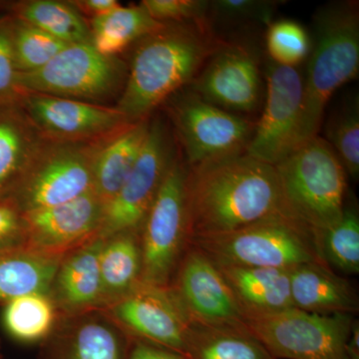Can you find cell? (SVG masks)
Listing matches in <instances>:
<instances>
[{"label":"cell","instance_id":"obj_1","mask_svg":"<svg viewBox=\"0 0 359 359\" xmlns=\"http://www.w3.org/2000/svg\"><path fill=\"white\" fill-rule=\"evenodd\" d=\"M186 207L188 242L198 236L236 230L271 215L289 216L275 166L245 152L187 167Z\"/></svg>","mask_w":359,"mask_h":359},{"label":"cell","instance_id":"obj_2","mask_svg":"<svg viewBox=\"0 0 359 359\" xmlns=\"http://www.w3.org/2000/svg\"><path fill=\"white\" fill-rule=\"evenodd\" d=\"M226 42L208 22L168 23L139 40L116 104L130 124L149 119L199 74Z\"/></svg>","mask_w":359,"mask_h":359},{"label":"cell","instance_id":"obj_3","mask_svg":"<svg viewBox=\"0 0 359 359\" xmlns=\"http://www.w3.org/2000/svg\"><path fill=\"white\" fill-rule=\"evenodd\" d=\"M313 28L297 148L318 136L332 95L342 85L358 77V2L344 0L320 6L314 13Z\"/></svg>","mask_w":359,"mask_h":359},{"label":"cell","instance_id":"obj_4","mask_svg":"<svg viewBox=\"0 0 359 359\" xmlns=\"http://www.w3.org/2000/svg\"><path fill=\"white\" fill-rule=\"evenodd\" d=\"M275 168L285 212L316 240L339 221L346 207V169L320 136L302 144Z\"/></svg>","mask_w":359,"mask_h":359},{"label":"cell","instance_id":"obj_5","mask_svg":"<svg viewBox=\"0 0 359 359\" xmlns=\"http://www.w3.org/2000/svg\"><path fill=\"white\" fill-rule=\"evenodd\" d=\"M219 266L290 269L321 261L316 237L285 214H273L242 228L190 238Z\"/></svg>","mask_w":359,"mask_h":359},{"label":"cell","instance_id":"obj_6","mask_svg":"<svg viewBox=\"0 0 359 359\" xmlns=\"http://www.w3.org/2000/svg\"><path fill=\"white\" fill-rule=\"evenodd\" d=\"M128 76V65L118 57L101 55L91 42L67 45L39 70L20 73V93L46 94L101 104L119 99Z\"/></svg>","mask_w":359,"mask_h":359},{"label":"cell","instance_id":"obj_7","mask_svg":"<svg viewBox=\"0 0 359 359\" xmlns=\"http://www.w3.org/2000/svg\"><path fill=\"white\" fill-rule=\"evenodd\" d=\"M351 314H320L294 308L245 316V327L276 359H349Z\"/></svg>","mask_w":359,"mask_h":359},{"label":"cell","instance_id":"obj_8","mask_svg":"<svg viewBox=\"0 0 359 359\" xmlns=\"http://www.w3.org/2000/svg\"><path fill=\"white\" fill-rule=\"evenodd\" d=\"M99 142L44 139L7 198L26 212L65 204L93 190L92 163Z\"/></svg>","mask_w":359,"mask_h":359},{"label":"cell","instance_id":"obj_9","mask_svg":"<svg viewBox=\"0 0 359 359\" xmlns=\"http://www.w3.org/2000/svg\"><path fill=\"white\" fill-rule=\"evenodd\" d=\"M187 166L175 159L140 231L141 283L169 287L188 245Z\"/></svg>","mask_w":359,"mask_h":359},{"label":"cell","instance_id":"obj_10","mask_svg":"<svg viewBox=\"0 0 359 359\" xmlns=\"http://www.w3.org/2000/svg\"><path fill=\"white\" fill-rule=\"evenodd\" d=\"M187 167L245 152L256 122L208 102L190 88L164 103Z\"/></svg>","mask_w":359,"mask_h":359},{"label":"cell","instance_id":"obj_11","mask_svg":"<svg viewBox=\"0 0 359 359\" xmlns=\"http://www.w3.org/2000/svg\"><path fill=\"white\" fill-rule=\"evenodd\" d=\"M178 152L169 126L153 117L138 159L113 199L104 209L98 237L122 231H141L149 210Z\"/></svg>","mask_w":359,"mask_h":359},{"label":"cell","instance_id":"obj_12","mask_svg":"<svg viewBox=\"0 0 359 359\" xmlns=\"http://www.w3.org/2000/svg\"><path fill=\"white\" fill-rule=\"evenodd\" d=\"M266 95L263 113L255 125L245 153L276 166L299 144L304 78L297 68L266 65Z\"/></svg>","mask_w":359,"mask_h":359},{"label":"cell","instance_id":"obj_13","mask_svg":"<svg viewBox=\"0 0 359 359\" xmlns=\"http://www.w3.org/2000/svg\"><path fill=\"white\" fill-rule=\"evenodd\" d=\"M107 308L116 323L139 340L171 349L186 358L194 323L171 285L140 283Z\"/></svg>","mask_w":359,"mask_h":359},{"label":"cell","instance_id":"obj_14","mask_svg":"<svg viewBox=\"0 0 359 359\" xmlns=\"http://www.w3.org/2000/svg\"><path fill=\"white\" fill-rule=\"evenodd\" d=\"M21 106L45 140L93 143L130 123L116 107L22 92Z\"/></svg>","mask_w":359,"mask_h":359},{"label":"cell","instance_id":"obj_15","mask_svg":"<svg viewBox=\"0 0 359 359\" xmlns=\"http://www.w3.org/2000/svg\"><path fill=\"white\" fill-rule=\"evenodd\" d=\"M262 86L256 53L244 44L226 40L188 88L221 109L244 116L259 108Z\"/></svg>","mask_w":359,"mask_h":359},{"label":"cell","instance_id":"obj_16","mask_svg":"<svg viewBox=\"0 0 359 359\" xmlns=\"http://www.w3.org/2000/svg\"><path fill=\"white\" fill-rule=\"evenodd\" d=\"M172 289L191 320L214 327L245 328V316L216 264L193 245H187L175 273Z\"/></svg>","mask_w":359,"mask_h":359},{"label":"cell","instance_id":"obj_17","mask_svg":"<svg viewBox=\"0 0 359 359\" xmlns=\"http://www.w3.org/2000/svg\"><path fill=\"white\" fill-rule=\"evenodd\" d=\"M105 204L94 190L57 205L22 212L26 248L49 256L66 252L98 236Z\"/></svg>","mask_w":359,"mask_h":359},{"label":"cell","instance_id":"obj_18","mask_svg":"<svg viewBox=\"0 0 359 359\" xmlns=\"http://www.w3.org/2000/svg\"><path fill=\"white\" fill-rule=\"evenodd\" d=\"M103 238H91L61 257L49 295L56 308L84 314L104 306L100 250Z\"/></svg>","mask_w":359,"mask_h":359},{"label":"cell","instance_id":"obj_19","mask_svg":"<svg viewBox=\"0 0 359 359\" xmlns=\"http://www.w3.org/2000/svg\"><path fill=\"white\" fill-rule=\"evenodd\" d=\"M290 287L294 309L320 314H353L358 311L355 290L323 262L290 269Z\"/></svg>","mask_w":359,"mask_h":359},{"label":"cell","instance_id":"obj_20","mask_svg":"<svg viewBox=\"0 0 359 359\" xmlns=\"http://www.w3.org/2000/svg\"><path fill=\"white\" fill-rule=\"evenodd\" d=\"M216 266L245 316L294 308L287 269Z\"/></svg>","mask_w":359,"mask_h":359},{"label":"cell","instance_id":"obj_21","mask_svg":"<svg viewBox=\"0 0 359 359\" xmlns=\"http://www.w3.org/2000/svg\"><path fill=\"white\" fill-rule=\"evenodd\" d=\"M43 141L21 106L20 97L0 102V199L13 192Z\"/></svg>","mask_w":359,"mask_h":359},{"label":"cell","instance_id":"obj_22","mask_svg":"<svg viewBox=\"0 0 359 359\" xmlns=\"http://www.w3.org/2000/svg\"><path fill=\"white\" fill-rule=\"evenodd\" d=\"M150 119L128 125L99 142L92 163L93 190L105 205L120 190L138 159Z\"/></svg>","mask_w":359,"mask_h":359},{"label":"cell","instance_id":"obj_23","mask_svg":"<svg viewBox=\"0 0 359 359\" xmlns=\"http://www.w3.org/2000/svg\"><path fill=\"white\" fill-rule=\"evenodd\" d=\"M99 263L104 306L107 308L141 282L140 231H122L103 238Z\"/></svg>","mask_w":359,"mask_h":359},{"label":"cell","instance_id":"obj_24","mask_svg":"<svg viewBox=\"0 0 359 359\" xmlns=\"http://www.w3.org/2000/svg\"><path fill=\"white\" fill-rule=\"evenodd\" d=\"M62 257L28 249L0 254V302L25 294H49Z\"/></svg>","mask_w":359,"mask_h":359},{"label":"cell","instance_id":"obj_25","mask_svg":"<svg viewBox=\"0 0 359 359\" xmlns=\"http://www.w3.org/2000/svg\"><path fill=\"white\" fill-rule=\"evenodd\" d=\"M164 23L151 18L141 4L118 8L90 20L91 43L101 55L116 57L130 44L160 29Z\"/></svg>","mask_w":359,"mask_h":359},{"label":"cell","instance_id":"obj_26","mask_svg":"<svg viewBox=\"0 0 359 359\" xmlns=\"http://www.w3.org/2000/svg\"><path fill=\"white\" fill-rule=\"evenodd\" d=\"M11 11L14 18L66 44L91 42L88 21L70 1L25 0L13 4Z\"/></svg>","mask_w":359,"mask_h":359},{"label":"cell","instance_id":"obj_27","mask_svg":"<svg viewBox=\"0 0 359 359\" xmlns=\"http://www.w3.org/2000/svg\"><path fill=\"white\" fill-rule=\"evenodd\" d=\"M187 359H276L245 328L194 323Z\"/></svg>","mask_w":359,"mask_h":359},{"label":"cell","instance_id":"obj_28","mask_svg":"<svg viewBox=\"0 0 359 359\" xmlns=\"http://www.w3.org/2000/svg\"><path fill=\"white\" fill-rule=\"evenodd\" d=\"M55 304L47 294H29L4 304L2 323L7 334L21 342H36L48 337L56 318Z\"/></svg>","mask_w":359,"mask_h":359},{"label":"cell","instance_id":"obj_29","mask_svg":"<svg viewBox=\"0 0 359 359\" xmlns=\"http://www.w3.org/2000/svg\"><path fill=\"white\" fill-rule=\"evenodd\" d=\"M321 261L346 275L359 271V216L355 205L344 207L341 217L316 238Z\"/></svg>","mask_w":359,"mask_h":359},{"label":"cell","instance_id":"obj_30","mask_svg":"<svg viewBox=\"0 0 359 359\" xmlns=\"http://www.w3.org/2000/svg\"><path fill=\"white\" fill-rule=\"evenodd\" d=\"M59 359H125L124 347L110 323L88 316L71 330Z\"/></svg>","mask_w":359,"mask_h":359},{"label":"cell","instance_id":"obj_31","mask_svg":"<svg viewBox=\"0 0 359 359\" xmlns=\"http://www.w3.org/2000/svg\"><path fill=\"white\" fill-rule=\"evenodd\" d=\"M325 141L334 149L346 174L353 180L359 176L358 94L346 97L328 117Z\"/></svg>","mask_w":359,"mask_h":359},{"label":"cell","instance_id":"obj_32","mask_svg":"<svg viewBox=\"0 0 359 359\" xmlns=\"http://www.w3.org/2000/svg\"><path fill=\"white\" fill-rule=\"evenodd\" d=\"M11 16V40L18 73H30L46 65L67 45L30 25Z\"/></svg>","mask_w":359,"mask_h":359},{"label":"cell","instance_id":"obj_33","mask_svg":"<svg viewBox=\"0 0 359 359\" xmlns=\"http://www.w3.org/2000/svg\"><path fill=\"white\" fill-rule=\"evenodd\" d=\"M269 60L276 65L297 68L311 50V39L306 28L290 20L273 21L266 35Z\"/></svg>","mask_w":359,"mask_h":359},{"label":"cell","instance_id":"obj_34","mask_svg":"<svg viewBox=\"0 0 359 359\" xmlns=\"http://www.w3.org/2000/svg\"><path fill=\"white\" fill-rule=\"evenodd\" d=\"M275 0H212L209 1L208 22L217 25H266L273 22L278 6Z\"/></svg>","mask_w":359,"mask_h":359},{"label":"cell","instance_id":"obj_35","mask_svg":"<svg viewBox=\"0 0 359 359\" xmlns=\"http://www.w3.org/2000/svg\"><path fill=\"white\" fill-rule=\"evenodd\" d=\"M140 4L153 20L164 25L208 22L209 1L205 0H143Z\"/></svg>","mask_w":359,"mask_h":359},{"label":"cell","instance_id":"obj_36","mask_svg":"<svg viewBox=\"0 0 359 359\" xmlns=\"http://www.w3.org/2000/svg\"><path fill=\"white\" fill-rule=\"evenodd\" d=\"M18 74L11 40V16H2L0 18V102L20 97Z\"/></svg>","mask_w":359,"mask_h":359},{"label":"cell","instance_id":"obj_37","mask_svg":"<svg viewBox=\"0 0 359 359\" xmlns=\"http://www.w3.org/2000/svg\"><path fill=\"white\" fill-rule=\"evenodd\" d=\"M27 249L22 212L8 198L0 199V254Z\"/></svg>","mask_w":359,"mask_h":359},{"label":"cell","instance_id":"obj_38","mask_svg":"<svg viewBox=\"0 0 359 359\" xmlns=\"http://www.w3.org/2000/svg\"><path fill=\"white\" fill-rule=\"evenodd\" d=\"M128 359H187L183 354L151 342L138 340L130 351Z\"/></svg>","mask_w":359,"mask_h":359},{"label":"cell","instance_id":"obj_39","mask_svg":"<svg viewBox=\"0 0 359 359\" xmlns=\"http://www.w3.org/2000/svg\"><path fill=\"white\" fill-rule=\"evenodd\" d=\"M70 4L76 7L82 15L91 16V20L105 15L121 6L117 0H72Z\"/></svg>","mask_w":359,"mask_h":359},{"label":"cell","instance_id":"obj_40","mask_svg":"<svg viewBox=\"0 0 359 359\" xmlns=\"http://www.w3.org/2000/svg\"><path fill=\"white\" fill-rule=\"evenodd\" d=\"M346 353L349 359H359V325L355 320L353 321L347 339Z\"/></svg>","mask_w":359,"mask_h":359},{"label":"cell","instance_id":"obj_41","mask_svg":"<svg viewBox=\"0 0 359 359\" xmlns=\"http://www.w3.org/2000/svg\"><path fill=\"white\" fill-rule=\"evenodd\" d=\"M0 359H1V355H0Z\"/></svg>","mask_w":359,"mask_h":359}]
</instances>
